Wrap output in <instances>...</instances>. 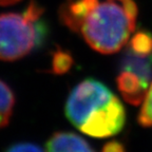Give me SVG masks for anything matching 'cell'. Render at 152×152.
I'll return each instance as SVG.
<instances>
[{
    "mask_svg": "<svg viewBox=\"0 0 152 152\" xmlns=\"http://www.w3.org/2000/svg\"><path fill=\"white\" fill-rule=\"evenodd\" d=\"M5 152H45L40 146L33 142H18L10 146Z\"/></svg>",
    "mask_w": 152,
    "mask_h": 152,
    "instance_id": "30bf717a",
    "label": "cell"
},
{
    "mask_svg": "<svg viewBox=\"0 0 152 152\" xmlns=\"http://www.w3.org/2000/svg\"><path fill=\"white\" fill-rule=\"evenodd\" d=\"M45 152H95L88 142L73 132L54 133L47 142Z\"/></svg>",
    "mask_w": 152,
    "mask_h": 152,
    "instance_id": "5b68a950",
    "label": "cell"
},
{
    "mask_svg": "<svg viewBox=\"0 0 152 152\" xmlns=\"http://www.w3.org/2000/svg\"><path fill=\"white\" fill-rule=\"evenodd\" d=\"M128 47L140 53L152 54V34L147 31H138L133 34Z\"/></svg>",
    "mask_w": 152,
    "mask_h": 152,
    "instance_id": "ba28073f",
    "label": "cell"
},
{
    "mask_svg": "<svg viewBox=\"0 0 152 152\" xmlns=\"http://www.w3.org/2000/svg\"><path fill=\"white\" fill-rule=\"evenodd\" d=\"M102 152H127V150L121 142L117 140H112V142H107L102 147Z\"/></svg>",
    "mask_w": 152,
    "mask_h": 152,
    "instance_id": "8fae6325",
    "label": "cell"
},
{
    "mask_svg": "<svg viewBox=\"0 0 152 152\" xmlns=\"http://www.w3.org/2000/svg\"><path fill=\"white\" fill-rule=\"evenodd\" d=\"M137 12L135 0H68L59 18L94 51L113 54L132 37Z\"/></svg>",
    "mask_w": 152,
    "mask_h": 152,
    "instance_id": "6da1fadb",
    "label": "cell"
},
{
    "mask_svg": "<svg viewBox=\"0 0 152 152\" xmlns=\"http://www.w3.org/2000/svg\"><path fill=\"white\" fill-rule=\"evenodd\" d=\"M70 123L89 136L104 138L116 135L126 124V110L107 86L85 79L71 91L66 102Z\"/></svg>",
    "mask_w": 152,
    "mask_h": 152,
    "instance_id": "7a4b0ae2",
    "label": "cell"
},
{
    "mask_svg": "<svg viewBox=\"0 0 152 152\" xmlns=\"http://www.w3.org/2000/svg\"><path fill=\"white\" fill-rule=\"evenodd\" d=\"M15 95L7 83L0 79V129L9 125L15 107Z\"/></svg>",
    "mask_w": 152,
    "mask_h": 152,
    "instance_id": "8992f818",
    "label": "cell"
},
{
    "mask_svg": "<svg viewBox=\"0 0 152 152\" xmlns=\"http://www.w3.org/2000/svg\"><path fill=\"white\" fill-rule=\"evenodd\" d=\"M142 108L138 113V124L142 127H152V83L142 102Z\"/></svg>",
    "mask_w": 152,
    "mask_h": 152,
    "instance_id": "9c48e42d",
    "label": "cell"
},
{
    "mask_svg": "<svg viewBox=\"0 0 152 152\" xmlns=\"http://www.w3.org/2000/svg\"><path fill=\"white\" fill-rule=\"evenodd\" d=\"M118 73L126 74L149 88L152 83V54L134 51L127 47L118 64Z\"/></svg>",
    "mask_w": 152,
    "mask_h": 152,
    "instance_id": "277c9868",
    "label": "cell"
},
{
    "mask_svg": "<svg viewBox=\"0 0 152 152\" xmlns=\"http://www.w3.org/2000/svg\"><path fill=\"white\" fill-rule=\"evenodd\" d=\"M73 64V57L68 51L58 49L52 55L51 72L56 75L64 74L71 69Z\"/></svg>",
    "mask_w": 152,
    "mask_h": 152,
    "instance_id": "52a82bcc",
    "label": "cell"
},
{
    "mask_svg": "<svg viewBox=\"0 0 152 152\" xmlns=\"http://www.w3.org/2000/svg\"><path fill=\"white\" fill-rule=\"evenodd\" d=\"M19 0H0V5L7 7V5H12L14 3L18 2Z\"/></svg>",
    "mask_w": 152,
    "mask_h": 152,
    "instance_id": "7c38bea8",
    "label": "cell"
},
{
    "mask_svg": "<svg viewBox=\"0 0 152 152\" xmlns=\"http://www.w3.org/2000/svg\"><path fill=\"white\" fill-rule=\"evenodd\" d=\"M45 10L32 0L22 12L0 14V60L16 61L33 52L42 42Z\"/></svg>",
    "mask_w": 152,
    "mask_h": 152,
    "instance_id": "3957f363",
    "label": "cell"
}]
</instances>
